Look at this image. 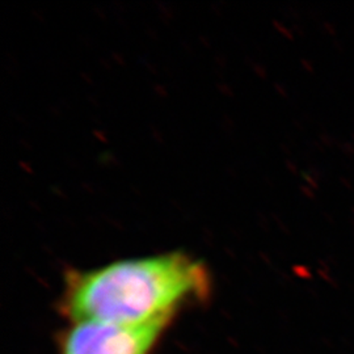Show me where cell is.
I'll use <instances>...</instances> for the list:
<instances>
[{"instance_id": "1", "label": "cell", "mask_w": 354, "mask_h": 354, "mask_svg": "<svg viewBox=\"0 0 354 354\" xmlns=\"http://www.w3.org/2000/svg\"><path fill=\"white\" fill-rule=\"evenodd\" d=\"M210 294L207 266L188 253L169 252L71 270L58 307L70 323L146 326L172 323Z\"/></svg>"}, {"instance_id": "2", "label": "cell", "mask_w": 354, "mask_h": 354, "mask_svg": "<svg viewBox=\"0 0 354 354\" xmlns=\"http://www.w3.org/2000/svg\"><path fill=\"white\" fill-rule=\"evenodd\" d=\"M171 324L70 323L58 335V354H152Z\"/></svg>"}]
</instances>
